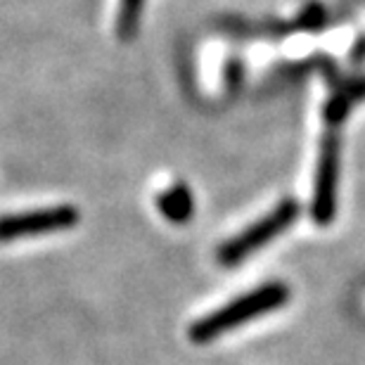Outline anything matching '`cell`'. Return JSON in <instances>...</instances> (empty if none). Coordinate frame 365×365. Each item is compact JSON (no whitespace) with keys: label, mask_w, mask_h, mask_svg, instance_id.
Returning a JSON list of instances; mask_svg holds the SVG:
<instances>
[{"label":"cell","mask_w":365,"mask_h":365,"mask_svg":"<svg viewBox=\"0 0 365 365\" xmlns=\"http://www.w3.org/2000/svg\"><path fill=\"white\" fill-rule=\"evenodd\" d=\"M289 302V287L284 282H266L261 287L247 292V294L232 299L230 304L221 306L218 311L209 313L202 320L190 327V339L197 344H209L216 337H221L223 332L235 330V327L250 323V320L273 313L282 309Z\"/></svg>","instance_id":"cell-1"},{"label":"cell","mask_w":365,"mask_h":365,"mask_svg":"<svg viewBox=\"0 0 365 365\" xmlns=\"http://www.w3.org/2000/svg\"><path fill=\"white\" fill-rule=\"evenodd\" d=\"M299 216V204L294 200H282L268 216L261 221L250 225L247 230L240 232L237 237L228 240L221 250H218V261L223 266H237L242 264L247 257H252L254 252H259L261 247H266L271 240H275L280 232H284Z\"/></svg>","instance_id":"cell-2"},{"label":"cell","mask_w":365,"mask_h":365,"mask_svg":"<svg viewBox=\"0 0 365 365\" xmlns=\"http://www.w3.org/2000/svg\"><path fill=\"white\" fill-rule=\"evenodd\" d=\"M78 221H81V214H78V209H74L71 204L24 211V214H7L0 218V242H10V240H17V237L71 230Z\"/></svg>","instance_id":"cell-3"},{"label":"cell","mask_w":365,"mask_h":365,"mask_svg":"<svg viewBox=\"0 0 365 365\" xmlns=\"http://www.w3.org/2000/svg\"><path fill=\"white\" fill-rule=\"evenodd\" d=\"M337 180H339V138L330 130L323 138L316 171V190H313V221L327 225L337 211Z\"/></svg>","instance_id":"cell-4"},{"label":"cell","mask_w":365,"mask_h":365,"mask_svg":"<svg viewBox=\"0 0 365 365\" xmlns=\"http://www.w3.org/2000/svg\"><path fill=\"white\" fill-rule=\"evenodd\" d=\"M157 202H159V211L171 223H185L195 214V197L190 192V187L182 185V182L171 185L166 192L159 195Z\"/></svg>","instance_id":"cell-5"},{"label":"cell","mask_w":365,"mask_h":365,"mask_svg":"<svg viewBox=\"0 0 365 365\" xmlns=\"http://www.w3.org/2000/svg\"><path fill=\"white\" fill-rule=\"evenodd\" d=\"M145 0H121L119 5V19H116V34L121 41H133L138 34V24H140Z\"/></svg>","instance_id":"cell-6"}]
</instances>
